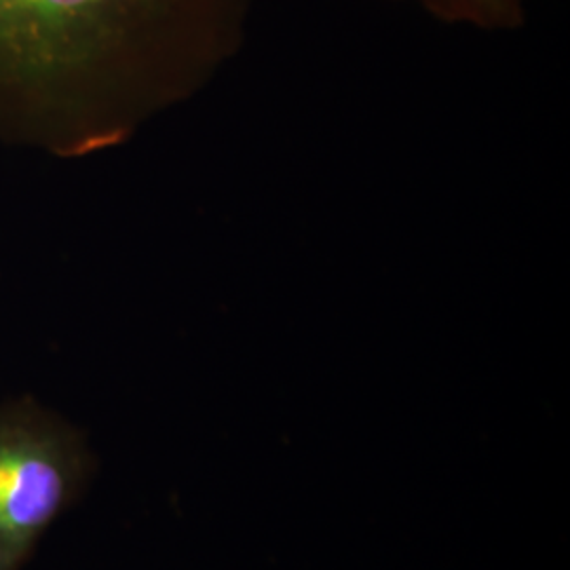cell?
Returning <instances> with one entry per match:
<instances>
[{
    "label": "cell",
    "mask_w": 570,
    "mask_h": 570,
    "mask_svg": "<svg viewBox=\"0 0 570 570\" xmlns=\"http://www.w3.org/2000/svg\"><path fill=\"white\" fill-rule=\"evenodd\" d=\"M254 0H0V140L117 148L244 45Z\"/></svg>",
    "instance_id": "obj_1"
},
{
    "label": "cell",
    "mask_w": 570,
    "mask_h": 570,
    "mask_svg": "<svg viewBox=\"0 0 570 570\" xmlns=\"http://www.w3.org/2000/svg\"><path fill=\"white\" fill-rule=\"evenodd\" d=\"M82 438L39 404L0 406V570H20L85 484Z\"/></svg>",
    "instance_id": "obj_2"
},
{
    "label": "cell",
    "mask_w": 570,
    "mask_h": 570,
    "mask_svg": "<svg viewBox=\"0 0 570 570\" xmlns=\"http://www.w3.org/2000/svg\"><path fill=\"white\" fill-rule=\"evenodd\" d=\"M446 23L480 30H513L524 23V0H412Z\"/></svg>",
    "instance_id": "obj_3"
}]
</instances>
